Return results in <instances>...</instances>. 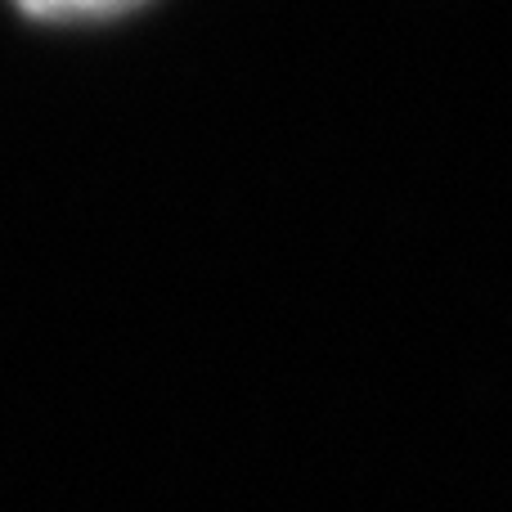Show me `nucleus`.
Returning <instances> with one entry per match:
<instances>
[{"instance_id":"f257e3e1","label":"nucleus","mask_w":512,"mask_h":512,"mask_svg":"<svg viewBox=\"0 0 512 512\" xmlns=\"http://www.w3.org/2000/svg\"><path fill=\"white\" fill-rule=\"evenodd\" d=\"M36 18H108L144 5V0H18Z\"/></svg>"}]
</instances>
